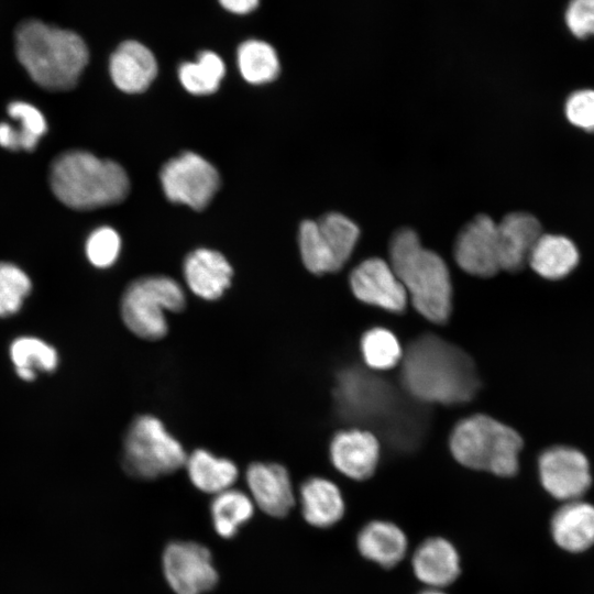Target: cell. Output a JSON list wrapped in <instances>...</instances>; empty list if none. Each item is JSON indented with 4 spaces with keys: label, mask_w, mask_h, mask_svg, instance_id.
Listing matches in <instances>:
<instances>
[{
    "label": "cell",
    "mask_w": 594,
    "mask_h": 594,
    "mask_svg": "<svg viewBox=\"0 0 594 594\" xmlns=\"http://www.w3.org/2000/svg\"><path fill=\"white\" fill-rule=\"evenodd\" d=\"M337 409L345 420L367 426L398 449H410L422 435V416L386 381L358 367L338 375Z\"/></svg>",
    "instance_id": "6da1fadb"
},
{
    "label": "cell",
    "mask_w": 594,
    "mask_h": 594,
    "mask_svg": "<svg viewBox=\"0 0 594 594\" xmlns=\"http://www.w3.org/2000/svg\"><path fill=\"white\" fill-rule=\"evenodd\" d=\"M400 362L405 392L419 403H465L473 398L480 385L472 360L433 334L414 340Z\"/></svg>",
    "instance_id": "7a4b0ae2"
},
{
    "label": "cell",
    "mask_w": 594,
    "mask_h": 594,
    "mask_svg": "<svg viewBox=\"0 0 594 594\" xmlns=\"http://www.w3.org/2000/svg\"><path fill=\"white\" fill-rule=\"evenodd\" d=\"M15 51L33 81L55 91L73 88L89 59L87 45L77 33L38 20L19 25Z\"/></svg>",
    "instance_id": "3957f363"
},
{
    "label": "cell",
    "mask_w": 594,
    "mask_h": 594,
    "mask_svg": "<svg viewBox=\"0 0 594 594\" xmlns=\"http://www.w3.org/2000/svg\"><path fill=\"white\" fill-rule=\"evenodd\" d=\"M389 265L419 314L442 323L451 312L452 287L444 261L421 246L417 233L402 228L389 243Z\"/></svg>",
    "instance_id": "277c9868"
},
{
    "label": "cell",
    "mask_w": 594,
    "mask_h": 594,
    "mask_svg": "<svg viewBox=\"0 0 594 594\" xmlns=\"http://www.w3.org/2000/svg\"><path fill=\"white\" fill-rule=\"evenodd\" d=\"M50 184L59 201L77 210L119 204L130 190L129 177L118 163L85 151L58 155L51 166Z\"/></svg>",
    "instance_id": "5b68a950"
},
{
    "label": "cell",
    "mask_w": 594,
    "mask_h": 594,
    "mask_svg": "<svg viewBox=\"0 0 594 594\" xmlns=\"http://www.w3.org/2000/svg\"><path fill=\"white\" fill-rule=\"evenodd\" d=\"M524 446L516 429L485 415L463 419L450 438V449L458 462L503 477L517 474Z\"/></svg>",
    "instance_id": "8992f818"
},
{
    "label": "cell",
    "mask_w": 594,
    "mask_h": 594,
    "mask_svg": "<svg viewBox=\"0 0 594 594\" xmlns=\"http://www.w3.org/2000/svg\"><path fill=\"white\" fill-rule=\"evenodd\" d=\"M186 297L180 285L168 276H146L132 282L121 300L127 328L145 340L162 339L168 330L166 311L184 309Z\"/></svg>",
    "instance_id": "52a82bcc"
},
{
    "label": "cell",
    "mask_w": 594,
    "mask_h": 594,
    "mask_svg": "<svg viewBox=\"0 0 594 594\" xmlns=\"http://www.w3.org/2000/svg\"><path fill=\"white\" fill-rule=\"evenodd\" d=\"M182 443L152 415H141L128 429L124 439L123 466L133 477L154 480L185 466Z\"/></svg>",
    "instance_id": "ba28073f"
},
{
    "label": "cell",
    "mask_w": 594,
    "mask_h": 594,
    "mask_svg": "<svg viewBox=\"0 0 594 594\" xmlns=\"http://www.w3.org/2000/svg\"><path fill=\"white\" fill-rule=\"evenodd\" d=\"M358 226L348 217L330 212L299 228V249L306 268L317 275L339 271L359 239Z\"/></svg>",
    "instance_id": "9c48e42d"
},
{
    "label": "cell",
    "mask_w": 594,
    "mask_h": 594,
    "mask_svg": "<svg viewBox=\"0 0 594 594\" xmlns=\"http://www.w3.org/2000/svg\"><path fill=\"white\" fill-rule=\"evenodd\" d=\"M537 470L542 488L563 503L581 499L593 484L590 459L570 444L543 448L537 458Z\"/></svg>",
    "instance_id": "30bf717a"
},
{
    "label": "cell",
    "mask_w": 594,
    "mask_h": 594,
    "mask_svg": "<svg viewBox=\"0 0 594 594\" xmlns=\"http://www.w3.org/2000/svg\"><path fill=\"white\" fill-rule=\"evenodd\" d=\"M165 196L195 210L205 209L220 185L217 169L200 155L186 152L168 161L160 173Z\"/></svg>",
    "instance_id": "8fae6325"
},
{
    "label": "cell",
    "mask_w": 594,
    "mask_h": 594,
    "mask_svg": "<svg viewBox=\"0 0 594 594\" xmlns=\"http://www.w3.org/2000/svg\"><path fill=\"white\" fill-rule=\"evenodd\" d=\"M164 576L176 594H204L218 582L210 551L193 541L167 544L162 558Z\"/></svg>",
    "instance_id": "7c38bea8"
},
{
    "label": "cell",
    "mask_w": 594,
    "mask_h": 594,
    "mask_svg": "<svg viewBox=\"0 0 594 594\" xmlns=\"http://www.w3.org/2000/svg\"><path fill=\"white\" fill-rule=\"evenodd\" d=\"M454 258L466 273L491 277L501 271L497 251V223L486 215H479L459 232Z\"/></svg>",
    "instance_id": "4fadbf2b"
},
{
    "label": "cell",
    "mask_w": 594,
    "mask_h": 594,
    "mask_svg": "<svg viewBox=\"0 0 594 594\" xmlns=\"http://www.w3.org/2000/svg\"><path fill=\"white\" fill-rule=\"evenodd\" d=\"M350 286L361 301L393 312L403 311L408 296L389 263L382 258H367L350 275Z\"/></svg>",
    "instance_id": "5bb4252c"
},
{
    "label": "cell",
    "mask_w": 594,
    "mask_h": 594,
    "mask_svg": "<svg viewBox=\"0 0 594 594\" xmlns=\"http://www.w3.org/2000/svg\"><path fill=\"white\" fill-rule=\"evenodd\" d=\"M246 483L253 503L265 514L282 518L295 505V495L287 470L278 463H252Z\"/></svg>",
    "instance_id": "9a60e30c"
},
{
    "label": "cell",
    "mask_w": 594,
    "mask_h": 594,
    "mask_svg": "<svg viewBox=\"0 0 594 594\" xmlns=\"http://www.w3.org/2000/svg\"><path fill=\"white\" fill-rule=\"evenodd\" d=\"M461 557L447 538L435 536L420 542L411 557L416 579L430 588H446L461 574Z\"/></svg>",
    "instance_id": "2e32d148"
},
{
    "label": "cell",
    "mask_w": 594,
    "mask_h": 594,
    "mask_svg": "<svg viewBox=\"0 0 594 594\" xmlns=\"http://www.w3.org/2000/svg\"><path fill=\"white\" fill-rule=\"evenodd\" d=\"M330 458L339 472L352 480L363 481L376 469L380 443L370 430L355 428L340 431L331 441Z\"/></svg>",
    "instance_id": "e0dca14e"
},
{
    "label": "cell",
    "mask_w": 594,
    "mask_h": 594,
    "mask_svg": "<svg viewBox=\"0 0 594 594\" xmlns=\"http://www.w3.org/2000/svg\"><path fill=\"white\" fill-rule=\"evenodd\" d=\"M542 235L536 217L527 212H512L497 223V251L499 267L518 272L528 263L529 254Z\"/></svg>",
    "instance_id": "ac0fdd59"
},
{
    "label": "cell",
    "mask_w": 594,
    "mask_h": 594,
    "mask_svg": "<svg viewBox=\"0 0 594 594\" xmlns=\"http://www.w3.org/2000/svg\"><path fill=\"white\" fill-rule=\"evenodd\" d=\"M109 73L120 90L138 94L146 90L156 77L157 63L150 48L129 40L121 43L110 56Z\"/></svg>",
    "instance_id": "d6986e66"
},
{
    "label": "cell",
    "mask_w": 594,
    "mask_h": 594,
    "mask_svg": "<svg viewBox=\"0 0 594 594\" xmlns=\"http://www.w3.org/2000/svg\"><path fill=\"white\" fill-rule=\"evenodd\" d=\"M356 549L364 559L391 569L406 557L408 538L397 524L375 519L365 524L358 532Z\"/></svg>",
    "instance_id": "ffe728a7"
},
{
    "label": "cell",
    "mask_w": 594,
    "mask_h": 594,
    "mask_svg": "<svg viewBox=\"0 0 594 594\" xmlns=\"http://www.w3.org/2000/svg\"><path fill=\"white\" fill-rule=\"evenodd\" d=\"M232 267L219 252L198 249L184 263V275L189 289L206 300L220 298L230 286Z\"/></svg>",
    "instance_id": "44dd1931"
},
{
    "label": "cell",
    "mask_w": 594,
    "mask_h": 594,
    "mask_svg": "<svg viewBox=\"0 0 594 594\" xmlns=\"http://www.w3.org/2000/svg\"><path fill=\"white\" fill-rule=\"evenodd\" d=\"M551 534L564 550L587 549L594 543V505L582 499L564 502L551 518Z\"/></svg>",
    "instance_id": "7402d4cb"
},
{
    "label": "cell",
    "mask_w": 594,
    "mask_h": 594,
    "mask_svg": "<svg viewBox=\"0 0 594 594\" xmlns=\"http://www.w3.org/2000/svg\"><path fill=\"white\" fill-rule=\"evenodd\" d=\"M299 502L305 520L316 528H330L344 516L345 503L339 487L328 479L310 477L300 486Z\"/></svg>",
    "instance_id": "603a6c76"
},
{
    "label": "cell",
    "mask_w": 594,
    "mask_h": 594,
    "mask_svg": "<svg viewBox=\"0 0 594 594\" xmlns=\"http://www.w3.org/2000/svg\"><path fill=\"white\" fill-rule=\"evenodd\" d=\"M580 253L575 244L563 235L543 234L532 248L528 263L540 277L558 282L578 267Z\"/></svg>",
    "instance_id": "cb8c5ba5"
},
{
    "label": "cell",
    "mask_w": 594,
    "mask_h": 594,
    "mask_svg": "<svg viewBox=\"0 0 594 594\" xmlns=\"http://www.w3.org/2000/svg\"><path fill=\"white\" fill-rule=\"evenodd\" d=\"M185 466L194 486L208 494L216 495L231 488L239 476V470L231 460L216 457L205 449L187 455Z\"/></svg>",
    "instance_id": "d4e9b609"
},
{
    "label": "cell",
    "mask_w": 594,
    "mask_h": 594,
    "mask_svg": "<svg viewBox=\"0 0 594 594\" xmlns=\"http://www.w3.org/2000/svg\"><path fill=\"white\" fill-rule=\"evenodd\" d=\"M8 114L19 125L0 123V145L13 151L34 150L47 130L43 113L31 103L13 101L8 106Z\"/></svg>",
    "instance_id": "484cf974"
},
{
    "label": "cell",
    "mask_w": 594,
    "mask_h": 594,
    "mask_svg": "<svg viewBox=\"0 0 594 594\" xmlns=\"http://www.w3.org/2000/svg\"><path fill=\"white\" fill-rule=\"evenodd\" d=\"M210 512L216 532L229 539L253 516L254 503L244 492L231 487L215 495Z\"/></svg>",
    "instance_id": "4316f807"
},
{
    "label": "cell",
    "mask_w": 594,
    "mask_h": 594,
    "mask_svg": "<svg viewBox=\"0 0 594 594\" xmlns=\"http://www.w3.org/2000/svg\"><path fill=\"white\" fill-rule=\"evenodd\" d=\"M238 66L250 84H265L279 74L278 56L272 45L261 40H248L238 48Z\"/></svg>",
    "instance_id": "83f0119b"
},
{
    "label": "cell",
    "mask_w": 594,
    "mask_h": 594,
    "mask_svg": "<svg viewBox=\"0 0 594 594\" xmlns=\"http://www.w3.org/2000/svg\"><path fill=\"white\" fill-rule=\"evenodd\" d=\"M226 74L222 58L211 51L201 52L196 62L183 63L178 77L183 87L193 95L215 92Z\"/></svg>",
    "instance_id": "f1b7e54d"
},
{
    "label": "cell",
    "mask_w": 594,
    "mask_h": 594,
    "mask_svg": "<svg viewBox=\"0 0 594 594\" xmlns=\"http://www.w3.org/2000/svg\"><path fill=\"white\" fill-rule=\"evenodd\" d=\"M10 355L18 375L25 381L34 380L36 370L54 371L58 360L53 346L31 337L14 340L10 348Z\"/></svg>",
    "instance_id": "f546056e"
},
{
    "label": "cell",
    "mask_w": 594,
    "mask_h": 594,
    "mask_svg": "<svg viewBox=\"0 0 594 594\" xmlns=\"http://www.w3.org/2000/svg\"><path fill=\"white\" fill-rule=\"evenodd\" d=\"M365 363L373 370H388L397 365L403 352L397 338L387 329L369 330L361 341Z\"/></svg>",
    "instance_id": "4dcf8cb0"
},
{
    "label": "cell",
    "mask_w": 594,
    "mask_h": 594,
    "mask_svg": "<svg viewBox=\"0 0 594 594\" xmlns=\"http://www.w3.org/2000/svg\"><path fill=\"white\" fill-rule=\"evenodd\" d=\"M29 276L11 263H0V317L15 314L31 290Z\"/></svg>",
    "instance_id": "1f68e13d"
},
{
    "label": "cell",
    "mask_w": 594,
    "mask_h": 594,
    "mask_svg": "<svg viewBox=\"0 0 594 594\" xmlns=\"http://www.w3.org/2000/svg\"><path fill=\"white\" fill-rule=\"evenodd\" d=\"M120 248L119 234L110 227H101L89 235L86 254L92 265L103 268L116 262Z\"/></svg>",
    "instance_id": "d6a6232c"
},
{
    "label": "cell",
    "mask_w": 594,
    "mask_h": 594,
    "mask_svg": "<svg viewBox=\"0 0 594 594\" xmlns=\"http://www.w3.org/2000/svg\"><path fill=\"white\" fill-rule=\"evenodd\" d=\"M565 114L575 127L594 132V90L573 92L566 100Z\"/></svg>",
    "instance_id": "836d02e7"
},
{
    "label": "cell",
    "mask_w": 594,
    "mask_h": 594,
    "mask_svg": "<svg viewBox=\"0 0 594 594\" xmlns=\"http://www.w3.org/2000/svg\"><path fill=\"white\" fill-rule=\"evenodd\" d=\"M565 22L579 38L594 35V0H571L565 11Z\"/></svg>",
    "instance_id": "e575fe53"
},
{
    "label": "cell",
    "mask_w": 594,
    "mask_h": 594,
    "mask_svg": "<svg viewBox=\"0 0 594 594\" xmlns=\"http://www.w3.org/2000/svg\"><path fill=\"white\" fill-rule=\"evenodd\" d=\"M219 2L227 11L235 14L250 13L258 4V0H219Z\"/></svg>",
    "instance_id": "d590c367"
},
{
    "label": "cell",
    "mask_w": 594,
    "mask_h": 594,
    "mask_svg": "<svg viewBox=\"0 0 594 594\" xmlns=\"http://www.w3.org/2000/svg\"><path fill=\"white\" fill-rule=\"evenodd\" d=\"M418 594H448L443 588H430L426 587L424 591H421Z\"/></svg>",
    "instance_id": "8d00e7d4"
}]
</instances>
